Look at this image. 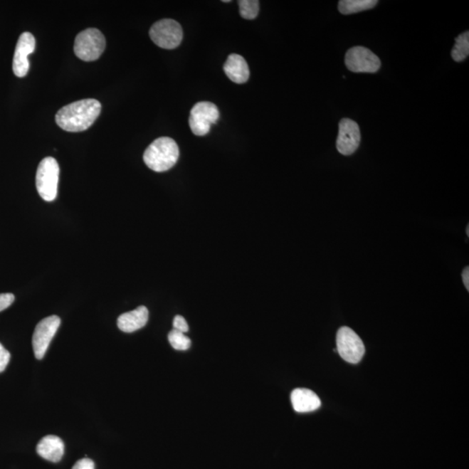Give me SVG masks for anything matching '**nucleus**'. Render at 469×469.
<instances>
[{"instance_id": "f257e3e1", "label": "nucleus", "mask_w": 469, "mask_h": 469, "mask_svg": "<svg viewBox=\"0 0 469 469\" xmlns=\"http://www.w3.org/2000/svg\"><path fill=\"white\" fill-rule=\"evenodd\" d=\"M101 112V104L96 100H83L59 110L57 125L64 131L80 132L94 124Z\"/></svg>"}, {"instance_id": "f03ea898", "label": "nucleus", "mask_w": 469, "mask_h": 469, "mask_svg": "<svg viewBox=\"0 0 469 469\" xmlns=\"http://www.w3.org/2000/svg\"><path fill=\"white\" fill-rule=\"evenodd\" d=\"M179 159V148L175 140L163 137L156 139L144 152V161L156 172L169 171Z\"/></svg>"}, {"instance_id": "7ed1b4c3", "label": "nucleus", "mask_w": 469, "mask_h": 469, "mask_svg": "<svg viewBox=\"0 0 469 469\" xmlns=\"http://www.w3.org/2000/svg\"><path fill=\"white\" fill-rule=\"evenodd\" d=\"M59 167L56 159L46 157L39 164L36 175L38 194L46 202H53L58 196Z\"/></svg>"}, {"instance_id": "20e7f679", "label": "nucleus", "mask_w": 469, "mask_h": 469, "mask_svg": "<svg viewBox=\"0 0 469 469\" xmlns=\"http://www.w3.org/2000/svg\"><path fill=\"white\" fill-rule=\"evenodd\" d=\"M105 46V38L100 30L86 29L75 39L74 52L83 61H95L103 54Z\"/></svg>"}, {"instance_id": "39448f33", "label": "nucleus", "mask_w": 469, "mask_h": 469, "mask_svg": "<svg viewBox=\"0 0 469 469\" xmlns=\"http://www.w3.org/2000/svg\"><path fill=\"white\" fill-rule=\"evenodd\" d=\"M149 37L161 48L175 49L182 42L183 29L179 23L173 19H162L152 26Z\"/></svg>"}, {"instance_id": "423d86ee", "label": "nucleus", "mask_w": 469, "mask_h": 469, "mask_svg": "<svg viewBox=\"0 0 469 469\" xmlns=\"http://www.w3.org/2000/svg\"><path fill=\"white\" fill-rule=\"evenodd\" d=\"M337 352L349 364H358L364 356L365 347L362 339L349 327H342L337 334Z\"/></svg>"}, {"instance_id": "0eeeda50", "label": "nucleus", "mask_w": 469, "mask_h": 469, "mask_svg": "<svg viewBox=\"0 0 469 469\" xmlns=\"http://www.w3.org/2000/svg\"><path fill=\"white\" fill-rule=\"evenodd\" d=\"M219 110L216 105L211 102H199L193 106L191 110L189 124L191 132L196 136H206L211 131L212 125L216 123L219 118Z\"/></svg>"}, {"instance_id": "6e6552de", "label": "nucleus", "mask_w": 469, "mask_h": 469, "mask_svg": "<svg viewBox=\"0 0 469 469\" xmlns=\"http://www.w3.org/2000/svg\"><path fill=\"white\" fill-rule=\"evenodd\" d=\"M347 68L356 73H374L381 67L380 58L364 46H356L346 53Z\"/></svg>"}, {"instance_id": "1a4fd4ad", "label": "nucleus", "mask_w": 469, "mask_h": 469, "mask_svg": "<svg viewBox=\"0 0 469 469\" xmlns=\"http://www.w3.org/2000/svg\"><path fill=\"white\" fill-rule=\"evenodd\" d=\"M60 323V318L58 315H51L38 323L33 336V352L38 360L44 358Z\"/></svg>"}, {"instance_id": "9d476101", "label": "nucleus", "mask_w": 469, "mask_h": 469, "mask_svg": "<svg viewBox=\"0 0 469 469\" xmlns=\"http://www.w3.org/2000/svg\"><path fill=\"white\" fill-rule=\"evenodd\" d=\"M361 143V132L359 125L349 118H344L339 123V133L337 140V148L341 154L352 155L356 152Z\"/></svg>"}, {"instance_id": "9b49d317", "label": "nucleus", "mask_w": 469, "mask_h": 469, "mask_svg": "<svg viewBox=\"0 0 469 469\" xmlns=\"http://www.w3.org/2000/svg\"><path fill=\"white\" fill-rule=\"evenodd\" d=\"M35 47H36V41L33 34L26 31L21 35L16 46L13 63V70L16 76L23 78L28 73L30 68L28 56L34 52Z\"/></svg>"}, {"instance_id": "f8f14e48", "label": "nucleus", "mask_w": 469, "mask_h": 469, "mask_svg": "<svg viewBox=\"0 0 469 469\" xmlns=\"http://www.w3.org/2000/svg\"><path fill=\"white\" fill-rule=\"evenodd\" d=\"M149 310L145 306L122 314L117 319V327L125 333H132L144 328L148 322Z\"/></svg>"}, {"instance_id": "ddd939ff", "label": "nucleus", "mask_w": 469, "mask_h": 469, "mask_svg": "<svg viewBox=\"0 0 469 469\" xmlns=\"http://www.w3.org/2000/svg\"><path fill=\"white\" fill-rule=\"evenodd\" d=\"M223 70L226 76L236 84H244L249 80V65L246 59L238 54H231L228 57Z\"/></svg>"}, {"instance_id": "4468645a", "label": "nucleus", "mask_w": 469, "mask_h": 469, "mask_svg": "<svg viewBox=\"0 0 469 469\" xmlns=\"http://www.w3.org/2000/svg\"><path fill=\"white\" fill-rule=\"evenodd\" d=\"M37 453L43 459L57 463L60 462L62 457L64 456L65 444L56 436H47L39 441Z\"/></svg>"}, {"instance_id": "2eb2a0df", "label": "nucleus", "mask_w": 469, "mask_h": 469, "mask_svg": "<svg viewBox=\"0 0 469 469\" xmlns=\"http://www.w3.org/2000/svg\"><path fill=\"white\" fill-rule=\"evenodd\" d=\"M291 403L298 413L312 412L321 407L320 398L308 389H295L291 393Z\"/></svg>"}, {"instance_id": "dca6fc26", "label": "nucleus", "mask_w": 469, "mask_h": 469, "mask_svg": "<svg viewBox=\"0 0 469 469\" xmlns=\"http://www.w3.org/2000/svg\"><path fill=\"white\" fill-rule=\"evenodd\" d=\"M377 3L376 0H342L338 4V9L344 15L354 14L372 9Z\"/></svg>"}, {"instance_id": "f3484780", "label": "nucleus", "mask_w": 469, "mask_h": 469, "mask_svg": "<svg viewBox=\"0 0 469 469\" xmlns=\"http://www.w3.org/2000/svg\"><path fill=\"white\" fill-rule=\"evenodd\" d=\"M469 54V33L465 31L455 38V45L452 51V58L455 62L465 60Z\"/></svg>"}, {"instance_id": "a211bd4d", "label": "nucleus", "mask_w": 469, "mask_h": 469, "mask_svg": "<svg viewBox=\"0 0 469 469\" xmlns=\"http://www.w3.org/2000/svg\"><path fill=\"white\" fill-rule=\"evenodd\" d=\"M169 344L173 349L184 352L190 349L191 345V339L185 336L184 333L180 332L176 330H172L168 336Z\"/></svg>"}, {"instance_id": "6ab92c4d", "label": "nucleus", "mask_w": 469, "mask_h": 469, "mask_svg": "<svg viewBox=\"0 0 469 469\" xmlns=\"http://www.w3.org/2000/svg\"><path fill=\"white\" fill-rule=\"evenodd\" d=\"M240 15L246 19H255L259 13V1L258 0H241L238 1Z\"/></svg>"}, {"instance_id": "aec40b11", "label": "nucleus", "mask_w": 469, "mask_h": 469, "mask_svg": "<svg viewBox=\"0 0 469 469\" xmlns=\"http://www.w3.org/2000/svg\"><path fill=\"white\" fill-rule=\"evenodd\" d=\"M173 327H174L173 330L180 331L182 333H187L189 331L188 323L182 315H176L174 321H173Z\"/></svg>"}, {"instance_id": "412c9836", "label": "nucleus", "mask_w": 469, "mask_h": 469, "mask_svg": "<svg viewBox=\"0 0 469 469\" xmlns=\"http://www.w3.org/2000/svg\"><path fill=\"white\" fill-rule=\"evenodd\" d=\"M11 359V354L0 344V373L6 369Z\"/></svg>"}, {"instance_id": "4be33fe9", "label": "nucleus", "mask_w": 469, "mask_h": 469, "mask_svg": "<svg viewBox=\"0 0 469 469\" xmlns=\"http://www.w3.org/2000/svg\"><path fill=\"white\" fill-rule=\"evenodd\" d=\"M14 300L15 297L14 294H0V312L6 310L7 308H9V307L13 305Z\"/></svg>"}, {"instance_id": "5701e85b", "label": "nucleus", "mask_w": 469, "mask_h": 469, "mask_svg": "<svg viewBox=\"0 0 469 469\" xmlns=\"http://www.w3.org/2000/svg\"><path fill=\"white\" fill-rule=\"evenodd\" d=\"M73 469H95V463L89 458H83L75 463Z\"/></svg>"}, {"instance_id": "b1692460", "label": "nucleus", "mask_w": 469, "mask_h": 469, "mask_svg": "<svg viewBox=\"0 0 469 469\" xmlns=\"http://www.w3.org/2000/svg\"><path fill=\"white\" fill-rule=\"evenodd\" d=\"M463 283L465 287H466V289L468 291L469 290V270L468 267L465 268L463 272Z\"/></svg>"}, {"instance_id": "393cba45", "label": "nucleus", "mask_w": 469, "mask_h": 469, "mask_svg": "<svg viewBox=\"0 0 469 469\" xmlns=\"http://www.w3.org/2000/svg\"><path fill=\"white\" fill-rule=\"evenodd\" d=\"M467 236H469V226L467 227Z\"/></svg>"}]
</instances>
